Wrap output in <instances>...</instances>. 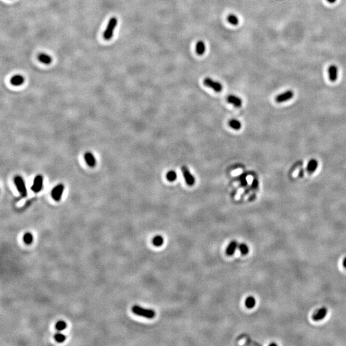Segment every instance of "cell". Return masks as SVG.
<instances>
[{
	"label": "cell",
	"instance_id": "cell-13",
	"mask_svg": "<svg viewBox=\"0 0 346 346\" xmlns=\"http://www.w3.org/2000/svg\"><path fill=\"white\" fill-rule=\"evenodd\" d=\"M84 157H85V160L86 161V162L88 166L93 167L96 165V158H95L94 156L91 153H89V152L86 153L85 154Z\"/></svg>",
	"mask_w": 346,
	"mask_h": 346
},
{
	"label": "cell",
	"instance_id": "cell-28",
	"mask_svg": "<svg viewBox=\"0 0 346 346\" xmlns=\"http://www.w3.org/2000/svg\"><path fill=\"white\" fill-rule=\"evenodd\" d=\"M258 187V181L256 179H255L252 183L251 185V189L253 191H256Z\"/></svg>",
	"mask_w": 346,
	"mask_h": 346
},
{
	"label": "cell",
	"instance_id": "cell-14",
	"mask_svg": "<svg viewBox=\"0 0 346 346\" xmlns=\"http://www.w3.org/2000/svg\"><path fill=\"white\" fill-rule=\"evenodd\" d=\"M238 246V243L237 241H233L232 242H231L230 243V244L228 245V246L227 247L226 251V253L228 256H232L234 255V253H235V250L237 249Z\"/></svg>",
	"mask_w": 346,
	"mask_h": 346
},
{
	"label": "cell",
	"instance_id": "cell-19",
	"mask_svg": "<svg viewBox=\"0 0 346 346\" xmlns=\"http://www.w3.org/2000/svg\"><path fill=\"white\" fill-rule=\"evenodd\" d=\"M152 244L156 247H160L164 244V238L160 235L155 237L152 240Z\"/></svg>",
	"mask_w": 346,
	"mask_h": 346
},
{
	"label": "cell",
	"instance_id": "cell-9",
	"mask_svg": "<svg viewBox=\"0 0 346 346\" xmlns=\"http://www.w3.org/2000/svg\"><path fill=\"white\" fill-rule=\"evenodd\" d=\"M329 78L332 82H336L338 78V68L335 65H331L328 68Z\"/></svg>",
	"mask_w": 346,
	"mask_h": 346
},
{
	"label": "cell",
	"instance_id": "cell-20",
	"mask_svg": "<svg viewBox=\"0 0 346 346\" xmlns=\"http://www.w3.org/2000/svg\"><path fill=\"white\" fill-rule=\"evenodd\" d=\"M23 241L26 245H30L33 241V235L30 232H26L23 236Z\"/></svg>",
	"mask_w": 346,
	"mask_h": 346
},
{
	"label": "cell",
	"instance_id": "cell-6",
	"mask_svg": "<svg viewBox=\"0 0 346 346\" xmlns=\"http://www.w3.org/2000/svg\"><path fill=\"white\" fill-rule=\"evenodd\" d=\"M43 187V177L41 175H37L35 176L34 180H33V183L31 187L32 191L38 193L40 192Z\"/></svg>",
	"mask_w": 346,
	"mask_h": 346
},
{
	"label": "cell",
	"instance_id": "cell-23",
	"mask_svg": "<svg viewBox=\"0 0 346 346\" xmlns=\"http://www.w3.org/2000/svg\"><path fill=\"white\" fill-rule=\"evenodd\" d=\"M67 328V324L64 321H59L55 324L56 330L58 331H63Z\"/></svg>",
	"mask_w": 346,
	"mask_h": 346
},
{
	"label": "cell",
	"instance_id": "cell-21",
	"mask_svg": "<svg viewBox=\"0 0 346 346\" xmlns=\"http://www.w3.org/2000/svg\"><path fill=\"white\" fill-rule=\"evenodd\" d=\"M227 20L230 23L231 25H237L238 24V18L237 15H235V14H230L227 18Z\"/></svg>",
	"mask_w": 346,
	"mask_h": 346
},
{
	"label": "cell",
	"instance_id": "cell-1",
	"mask_svg": "<svg viewBox=\"0 0 346 346\" xmlns=\"http://www.w3.org/2000/svg\"><path fill=\"white\" fill-rule=\"evenodd\" d=\"M131 311L133 314L141 316L149 319H153L156 315L155 311L153 310L144 308L138 305L133 306L131 308Z\"/></svg>",
	"mask_w": 346,
	"mask_h": 346
},
{
	"label": "cell",
	"instance_id": "cell-3",
	"mask_svg": "<svg viewBox=\"0 0 346 346\" xmlns=\"http://www.w3.org/2000/svg\"><path fill=\"white\" fill-rule=\"evenodd\" d=\"M14 181L16 188L18 189L21 196L23 197H26L27 196V189L23 178L20 176H16L14 178Z\"/></svg>",
	"mask_w": 346,
	"mask_h": 346
},
{
	"label": "cell",
	"instance_id": "cell-26",
	"mask_svg": "<svg viewBox=\"0 0 346 346\" xmlns=\"http://www.w3.org/2000/svg\"><path fill=\"white\" fill-rule=\"evenodd\" d=\"M238 249L243 255H247L249 253V248L244 243H242L238 245Z\"/></svg>",
	"mask_w": 346,
	"mask_h": 346
},
{
	"label": "cell",
	"instance_id": "cell-10",
	"mask_svg": "<svg viewBox=\"0 0 346 346\" xmlns=\"http://www.w3.org/2000/svg\"><path fill=\"white\" fill-rule=\"evenodd\" d=\"M227 101L229 103L233 105L235 107H241L242 104V99L233 94L229 95L227 97Z\"/></svg>",
	"mask_w": 346,
	"mask_h": 346
},
{
	"label": "cell",
	"instance_id": "cell-12",
	"mask_svg": "<svg viewBox=\"0 0 346 346\" xmlns=\"http://www.w3.org/2000/svg\"><path fill=\"white\" fill-rule=\"evenodd\" d=\"M317 167H318L317 160L315 159H311L308 161V164H307L306 169L307 171L310 173V174H311V173H314L316 171Z\"/></svg>",
	"mask_w": 346,
	"mask_h": 346
},
{
	"label": "cell",
	"instance_id": "cell-24",
	"mask_svg": "<svg viewBox=\"0 0 346 346\" xmlns=\"http://www.w3.org/2000/svg\"><path fill=\"white\" fill-rule=\"evenodd\" d=\"M54 338L55 340V341L57 342L58 343H62L64 342L65 339H66V337L65 336V334H62V333H56L55 335H54Z\"/></svg>",
	"mask_w": 346,
	"mask_h": 346
},
{
	"label": "cell",
	"instance_id": "cell-18",
	"mask_svg": "<svg viewBox=\"0 0 346 346\" xmlns=\"http://www.w3.org/2000/svg\"><path fill=\"white\" fill-rule=\"evenodd\" d=\"M256 304V300L254 297L249 296L245 301V305L248 308H253Z\"/></svg>",
	"mask_w": 346,
	"mask_h": 346
},
{
	"label": "cell",
	"instance_id": "cell-16",
	"mask_svg": "<svg viewBox=\"0 0 346 346\" xmlns=\"http://www.w3.org/2000/svg\"><path fill=\"white\" fill-rule=\"evenodd\" d=\"M38 59L41 62L44 64H49L52 62V58L50 56L45 53H40L38 55Z\"/></svg>",
	"mask_w": 346,
	"mask_h": 346
},
{
	"label": "cell",
	"instance_id": "cell-27",
	"mask_svg": "<svg viewBox=\"0 0 346 346\" xmlns=\"http://www.w3.org/2000/svg\"><path fill=\"white\" fill-rule=\"evenodd\" d=\"M246 178H247L246 174H242L239 177L240 182H241V184L242 187H245V186H247V185H248V181L246 180Z\"/></svg>",
	"mask_w": 346,
	"mask_h": 346
},
{
	"label": "cell",
	"instance_id": "cell-8",
	"mask_svg": "<svg viewBox=\"0 0 346 346\" xmlns=\"http://www.w3.org/2000/svg\"><path fill=\"white\" fill-rule=\"evenodd\" d=\"M182 173L187 184L189 186H192L195 183V179L193 175L189 171L186 166L182 167Z\"/></svg>",
	"mask_w": 346,
	"mask_h": 346
},
{
	"label": "cell",
	"instance_id": "cell-30",
	"mask_svg": "<svg viewBox=\"0 0 346 346\" xmlns=\"http://www.w3.org/2000/svg\"><path fill=\"white\" fill-rule=\"evenodd\" d=\"M343 265H344V267L345 268H346V257L344 259V261H343Z\"/></svg>",
	"mask_w": 346,
	"mask_h": 346
},
{
	"label": "cell",
	"instance_id": "cell-15",
	"mask_svg": "<svg viewBox=\"0 0 346 346\" xmlns=\"http://www.w3.org/2000/svg\"><path fill=\"white\" fill-rule=\"evenodd\" d=\"M206 51V45L203 41H199L196 46V52L198 55H203Z\"/></svg>",
	"mask_w": 346,
	"mask_h": 346
},
{
	"label": "cell",
	"instance_id": "cell-11",
	"mask_svg": "<svg viewBox=\"0 0 346 346\" xmlns=\"http://www.w3.org/2000/svg\"><path fill=\"white\" fill-rule=\"evenodd\" d=\"M327 311H328L327 309L326 308H324V307L321 308L314 315L313 319L315 321H319L323 319L324 318L326 317V315L327 314Z\"/></svg>",
	"mask_w": 346,
	"mask_h": 346
},
{
	"label": "cell",
	"instance_id": "cell-22",
	"mask_svg": "<svg viewBox=\"0 0 346 346\" xmlns=\"http://www.w3.org/2000/svg\"><path fill=\"white\" fill-rule=\"evenodd\" d=\"M229 125H230V127L232 128L233 129L236 130L241 129V123L238 120L236 119L230 120V122H229Z\"/></svg>",
	"mask_w": 346,
	"mask_h": 346
},
{
	"label": "cell",
	"instance_id": "cell-4",
	"mask_svg": "<svg viewBox=\"0 0 346 346\" xmlns=\"http://www.w3.org/2000/svg\"><path fill=\"white\" fill-rule=\"evenodd\" d=\"M204 85L209 88H212L217 92H220L222 90V85L221 83L214 80L210 78H206L203 80Z\"/></svg>",
	"mask_w": 346,
	"mask_h": 346
},
{
	"label": "cell",
	"instance_id": "cell-25",
	"mask_svg": "<svg viewBox=\"0 0 346 346\" xmlns=\"http://www.w3.org/2000/svg\"><path fill=\"white\" fill-rule=\"evenodd\" d=\"M166 177H167V179L169 181H174L175 180H176L177 174L175 171H169L168 172H167Z\"/></svg>",
	"mask_w": 346,
	"mask_h": 346
},
{
	"label": "cell",
	"instance_id": "cell-7",
	"mask_svg": "<svg viewBox=\"0 0 346 346\" xmlns=\"http://www.w3.org/2000/svg\"><path fill=\"white\" fill-rule=\"evenodd\" d=\"M64 190V186L62 184H59L57 185L52 191V196L53 199L56 201H59L61 199V197L62 196V194Z\"/></svg>",
	"mask_w": 346,
	"mask_h": 346
},
{
	"label": "cell",
	"instance_id": "cell-2",
	"mask_svg": "<svg viewBox=\"0 0 346 346\" xmlns=\"http://www.w3.org/2000/svg\"><path fill=\"white\" fill-rule=\"evenodd\" d=\"M117 24H118V19L115 17H113V18H111L110 19L107 28H106L103 34V37L105 40L109 41L111 39V38L114 35V32Z\"/></svg>",
	"mask_w": 346,
	"mask_h": 346
},
{
	"label": "cell",
	"instance_id": "cell-5",
	"mask_svg": "<svg viewBox=\"0 0 346 346\" xmlns=\"http://www.w3.org/2000/svg\"><path fill=\"white\" fill-rule=\"evenodd\" d=\"M294 93L291 90H288L283 93H281L276 97L275 100L277 103H283L289 101L294 97Z\"/></svg>",
	"mask_w": 346,
	"mask_h": 346
},
{
	"label": "cell",
	"instance_id": "cell-17",
	"mask_svg": "<svg viewBox=\"0 0 346 346\" xmlns=\"http://www.w3.org/2000/svg\"><path fill=\"white\" fill-rule=\"evenodd\" d=\"M25 81L24 78L21 75H15L10 80V82L13 85L15 86H19L23 83Z\"/></svg>",
	"mask_w": 346,
	"mask_h": 346
},
{
	"label": "cell",
	"instance_id": "cell-29",
	"mask_svg": "<svg viewBox=\"0 0 346 346\" xmlns=\"http://www.w3.org/2000/svg\"><path fill=\"white\" fill-rule=\"evenodd\" d=\"M326 1H327L329 3L333 4V3H335V2L337 1V0H326Z\"/></svg>",
	"mask_w": 346,
	"mask_h": 346
}]
</instances>
